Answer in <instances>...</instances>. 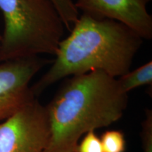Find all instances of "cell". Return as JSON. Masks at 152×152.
<instances>
[{
  "instance_id": "cell-1",
  "label": "cell",
  "mask_w": 152,
  "mask_h": 152,
  "mask_svg": "<svg viewBox=\"0 0 152 152\" xmlns=\"http://www.w3.org/2000/svg\"><path fill=\"white\" fill-rule=\"evenodd\" d=\"M60 42L55 59L31 86L37 98L60 80L99 71L118 78L130 71L144 39L125 25L82 14Z\"/></svg>"
},
{
  "instance_id": "cell-2",
  "label": "cell",
  "mask_w": 152,
  "mask_h": 152,
  "mask_svg": "<svg viewBox=\"0 0 152 152\" xmlns=\"http://www.w3.org/2000/svg\"><path fill=\"white\" fill-rule=\"evenodd\" d=\"M128 104L118 78L103 71L66 77L45 106L51 137L44 152H76L82 137L117 122Z\"/></svg>"
},
{
  "instance_id": "cell-3",
  "label": "cell",
  "mask_w": 152,
  "mask_h": 152,
  "mask_svg": "<svg viewBox=\"0 0 152 152\" xmlns=\"http://www.w3.org/2000/svg\"><path fill=\"white\" fill-rule=\"evenodd\" d=\"M0 11L4 20L0 63L56 55L66 28L49 0H0Z\"/></svg>"
},
{
  "instance_id": "cell-4",
  "label": "cell",
  "mask_w": 152,
  "mask_h": 152,
  "mask_svg": "<svg viewBox=\"0 0 152 152\" xmlns=\"http://www.w3.org/2000/svg\"><path fill=\"white\" fill-rule=\"evenodd\" d=\"M50 137L46 106L37 98L0 123V152H44Z\"/></svg>"
},
{
  "instance_id": "cell-5",
  "label": "cell",
  "mask_w": 152,
  "mask_h": 152,
  "mask_svg": "<svg viewBox=\"0 0 152 152\" xmlns=\"http://www.w3.org/2000/svg\"><path fill=\"white\" fill-rule=\"evenodd\" d=\"M52 61L35 56L0 63V123L37 98L30 81Z\"/></svg>"
},
{
  "instance_id": "cell-6",
  "label": "cell",
  "mask_w": 152,
  "mask_h": 152,
  "mask_svg": "<svg viewBox=\"0 0 152 152\" xmlns=\"http://www.w3.org/2000/svg\"><path fill=\"white\" fill-rule=\"evenodd\" d=\"M151 0H77V10L98 19H110L125 25L143 39L152 38V16L147 11Z\"/></svg>"
},
{
  "instance_id": "cell-7",
  "label": "cell",
  "mask_w": 152,
  "mask_h": 152,
  "mask_svg": "<svg viewBox=\"0 0 152 152\" xmlns=\"http://www.w3.org/2000/svg\"><path fill=\"white\" fill-rule=\"evenodd\" d=\"M120 85L125 92L143 85H152V61L146 63L134 71H130L118 78Z\"/></svg>"
},
{
  "instance_id": "cell-8",
  "label": "cell",
  "mask_w": 152,
  "mask_h": 152,
  "mask_svg": "<svg viewBox=\"0 0 152 152\" xmlns=\"http://www.w3.org/2000/svg\"><path fill=\"white\" fill-rule=\"evenodd\" d=\"M58 13L65 28L71 31L72 27L79 18V11L73 0H49Z\"/></svg>"
},
{
  "instance_id": "cell-9",
  "label": "cell",
  "mask_w": 152,
  "mask_h": 152,
  "mask_svg": "<svg viewBox=\"0 0 152 152\" xmlns=\"http://www.w3.org/2000/svg\"><path fill=\"white\" fill-rule=\"evenodd\" d=\"M104 152H125L126 141L122 131L107 130L100 138Z\"/></svg>"
},
{
  "instance_id": "cell-10",
  "label": "cell",
  "mask_w": 152,
  "mask_h": 152,
  "mask_svg": "<svg viewBox=\"0 0 152 152\" xmlns=\"http://www.w3.org/2000/svg\"><path fill=\"white\" fill-rule=\"evenodd\" d=\"M77 152H104L102 142L95 131H90L85 134L78 143Z\"/></svg>"
},
{
  "instance_id": "cell-11",
  "label": "cell",
  "mask_w": 152,
  "mask_h": 152,
  "mask_svg": "<svg viewBox=\"0 0 152 152\" xmlns=\"http://www.w3.org/2000/svg\"><path fill=\"white\" fill-rule=\"evenodd\" d=\"M144 152H152V111L147 109L140 134Z\"/></svg>"
},
{
  "instance_id": "cell-12",
  "label": "cell",
  "mask_w": 152,
  "mask_h": 152,
  "mask_svg": "<svg viewBox=\"0 0 152 152\" xmlns=\"http://www.w3.org/2000/svg\"><path fill=\"white\" fill-rule=\"evenodd\" d=\"M0 40H1V35H0Z\"/></svg>"
},
{
  "instance_id": "cell-13",
  "label": "cell",
  "mask_w": 152,
  "mask_h": 152,
  "mask_svg": "<svg viewBox=\"0 0 152 152\" xmlns=\"http://www.w3.org/2000/svg\"><path fill=\"white\" fill-rule=\"evenodd\" d=\"M76 152H77V151H76Z\"/></svg>"
}]
</instances>
